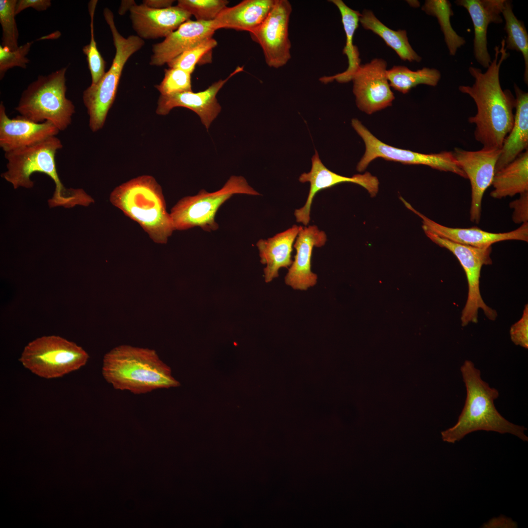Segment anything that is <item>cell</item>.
Here are the masks:
<instances>
[{
	"label": "cell",
	"mask_w": 528,
	"mask_h": 528,
	"mask_svg": "<svg viewBox=\"0 0 528 528\" xmlns=\"http://www.w3.org/2000/svg\"><path fill=\"white\" fill-rule=\"evenodd\" d=\"M503 39L501 47L494 48V58L487 70L470 66L469 71L475 79L472 86H460L459 90L474 101L477 111L468 118L475 126L474 136L484 148L501 149L513 122L515 98L509 89L501 88L499 71L503 62L509 56Z\"/></svg>",
	"instance_id": "6da1fadb"
},
{
	"label": "cell",
	"mask_w": 528,
	"mask_h": 528,
	"mask_svg": "<svg viewBox=\"0 0 528 528\" xmlns=\"http://www.w3.org/2000/svg\"><path fill=\"white\" fill-rule=\"evenodd\" d=\"M63 148L61 140L53 136L34 144L4 152L7 170L1 176L15 189L31 188L34 182L30 176L34 173L45 174L53 180L55 189L48 200L50 207L71 208L75 205L88 206L93 198L81 188H66L59 176L55 155Z\"/></svg>",
	"instance_id": "7a4b0ae2"
},
{
	"label": "cell",
	"mask_w": 528,
	"mask_h": 528,
	"mask_svg": "<svg viewBox=\"0 0 528 528\" xmlns=\"http://www.w3.org/2000/svg\"><path fill=\"white\" fill-rule=\"evenodd\" d=\"M460 370L466 390L464 405L456 423L441 432L442 440L455 443L469 433L484 430L511 434L528 441L524 433L527 429L509 422L497 410L494 401L499 391L482 379L474 363L465 360Z\"/></svg>",
	"instance_id": "3957f363"
},
{
	"label": "cell",
	"mask_w": 528,
	"mask_h": 528,
	"mask_svg": "<svg viewBox=\"0 0 528 528\" xmlns=\"http://www.w3.org/2000/svg\"><path fill=\"white\" fill-rule=\"evenodd\" d=\"M102 374L116 389L143 394L180 385L154 350L120 345L103 358Z\"/></svg>",
	"instance_id": "277c9868"
},
{
	"label": "cell",
	"mask_w": 528,
	"mask_h": 528,
	"mask_svg": "<svg viewBox=\"0 0 528 528\" xmlns=\"http://www.w3.org/2000/svg\"><path fill=\"white\" fill-rule=\"evenodd\" d=\"M110 200L136 222L155 243H166L176 230L162 188L152 176H140L116 187Z\"/></svg>",
	"instance_id": "5b68a950"
},
{
	"label": "cell",
	"mask_w": 528,
	"mask_h": 528,
	"mask_svg": "<svg viewBox=\"0 0 528 528\" xmlns=\"http://www.w3.org/2000/svg\"><path fill=\"white\" fill-rule=\"evenodd\" d=\"M103 15L111 32L115 54L109 70L98 83L91 84L83 92V101L89 117V127L92 132H97L104 127L114 101L124 66L129 58L144 44L143 40L138 36L125 38L121 35L110 9L105 8Z\"/></svg>",
	"instance_id": "8992f818"
},
{
	"label": "cell",
	"mask_w": 528,
	"mask_h": 528,
	"mask_svg": "<svg viewBox=\"0 0 528 528\" xmlns=\"http://www.w3.org/2000/svg\"><path fill=\"white\" fill-rule=\"evenodd\" d=\"M62 68L47 76H39L22 92L15 110L20 115L35 123L49 121L60 131L71 124L75 112L66 97V73Z\"/></svg>",
	"instance_id": "52a82bcc"
},
{
	"label": "cell",
	"mask_w": 528,
	"mask_h": 528,
	"mask_svg": "<svg viewBox=\"0 0 528 528\" xmlns=\"http://www.w3.org/2000/svg\"><path fill=\"white\" fill-rule=\"evenodd\" d=\"M235 194L257 196L242 176H232L220 190L209 193L202 189L196 195L180 199L171 209L170 215L176 230L199 227L206 231H215L219 225L215 216L220 207Z\"/></svg>",
	"instance_id": "ba28073f"
},
{
	"label": "cell",
	"mask_w": 528,
	"mask_h": 528,
	"mask_svg": "<svg viewBox=\"0 0 528 528\" xmlns=\"http://www.w3.org/2000/svg\"><path fill=\"white\" fill-rule=\"evenodd\" d=\"M88 358V353L74 342L59 336L49 335L29 342L19 360L36 375L51 379L80 369Z\"/></svg>",
	"instance_id": "9c48e42d"
},
{
	"label": "cell",
	"mask_w": 528,
	"mask_h": 528,
	"mask_svg": "<svg viewBox=\"0 0 528 528\" xmlns=\"http://www.w3.org/2000/svg\"><path fill=\"white\" fill-rule=\"evenodd\" d=\"M426 236L434 242L452 252L458 259L465 273L468 283L466 302L462 310V325L478 321V310L482 309L489 320L494 321L497 313L484 301L480 289V278L482 267L492 264L490 257L491 246L478 248L458 243L441 237L428 230H423Z\"/></svg>",
	"instance_id": "30bf717a"
},
{
	"label": "cell",
	"mask_w": 528,
	"mask_h": 528,
	"mask_svg": "<svg viewBox=\"0 0 528 528\" xmlns=\"http://www.w3.org/2000/svg\"><path fill=\"white\" fill-rule=\"evenodd\" d=\"M352 125L362 138L365 146V153L356 166L358 172H363L372 161L380 157L404 164L426 165L433 169L451 172L467 178L452 151L426 154L397 148L379 140L357 119H352Z\"/></svg>",
	"instance_id": "8fae6325"
},
{
	"label": "cell",
	"mask_w": 528,
	"mask_h": 528,
	"mask_svg": "<svg viewBox=\"0 0 528 528\" xmlns=\"http://www.w3.org/2000/svg\"><path fill=\"white\" fill-rule=\"evenodd\" d=\"M292 6L287 0H275L264 22L249 33L253 41L261 47L266 64L279 68L291 58L288 26Z\"/></svg>",
	"instance_id": "7c38bea8"
},
{
	"label": "cell",
	"mask_w": 528,
	"mask_h": 528,
	"mask_svg": "<svg viewBox=\"0 0 528 528\" xmlns=\"http://www.w3.org/2000/svg\"><path fill=\"white\" fill-rule=\"evenodd\" d=\"M387 66L384 59L374 58L361 64L352 77L356 106L368 114L391 106L395 98L387 78Z\"/></svg>",
	"instance_id": "4fadbf2b"
},
{
	"label": "cell",
	"mask_w": 528,
	"mask_h": 528,
	"mask_svg": "<svg viewBox=\"0 0 528 528\" xmlns=\"http://www.w3.org/2000/svg\"><path fill=\"white\" fill-rule=\"evenodd\" d=\"M452 152L459 166L470 182V220L479 223L483 198L485 191L492 184L500 150L482 147L480 150L471 151L455 148Z\"/></svg>",
	"instance_id": "5bb4252c"
},
{
	"label": "cell",
	"mask_w": 528,
	"mask_h": 528,
	"mask_svg": "<svg viewBox=\"0 0 528 528\" xmlns=\"http://www.w3.org/2000/svg\"><path fill=\"white\" fill-rule=\"evenodd\" d=\"M311 168L308 173L301 175L299 180L302 183L309 182L310 188L305 205L295 210L296 221L307 225L310 221L311 204L315 195L320 191L344 182L358 184L367 190L372 197L376 195L379 189L377 178L369 172L347 177L337 174L328 169L320 159L317 151L311 158Z\"/></svg>",
	"instance_id": "9a60e30c"
},
{
	"label": "cell",
	"mask_w": 528,
	"mask_h": 528,
	"mask_svg": "<svg viewBox=\"0 0 528 528\" xmlns=\"http://www.w3.org/2000/svg\"><path fill=\"white\" fill-rule=\"evenodd\" d=\"M243 69V66H238L227 78L215 82L203 91L160 95L155 112L158 115H165L176 107L189 109L198 115L202 123L208 129L221 109L216 97L217 93L228 80Z\"/></svg>",
	"instance_id": "2e32d148"
},
{
	"label": "cell",
	"mask_w": 528,
	"mask_h": 528,
	"mask_svg": "<svg viewBox=\"0 0 528 528\" xmlns=\"http://www.w3.org/2000/svg\"><path fill=\"white\" fill-rule=\"evenodd\" d=\"M403 202L407 208L422 219L423 229L430 231L441 237L458 243L478 248H486L491 246L494 243L504 241L528 242V222L523 223L516 229L504 233L489 232L475 226L470 228L449 227L426 217L405 200Z\"/></svg>",
	"instance_id": "e0dca14e"
},
{
	"label": "cell",
	"mask_w": 528,
	"mask_h": 528,
	"mask_svg": "<svg viewBox=\"0 0 528 528\" xmlns=\"http://www.w3.org/2000/svg\"><path fill=\"white\" fill-rule=\"evenodd\" d=\"M129 11L132 27L143 40L166 38L192 16L178 5L156 9L135 3Z\"/></svg>",
	"instance_id": "ac0fdd59"
},
{
	"label": "cell",
	"mask_w": 528,
	"mask_h": 528,
	"mask_svg": "<svg viewBox=\"0 0 528 528\" xmlns=\"http://www.w3.org/2000/svg\"><path fill=\"white\" fill-rule=\"evenodd\" d=\"M216 31L213 21L189 20L182 23L162 42L153 45L150 64L161 66L183 52L213 38Z\"/></svg>",
	"instance_id": "d6986e66"
},
{
	"label": "cell",
	"mask_w": 528,
	"mask_h": 528,
	"mask_svg": "<svg viewBox=\"0 0 528 528\" xmlns=\"http://www.w3.org/2000/svg\"><path fill=\"white\" fill-rule=\"evenodd\" d=\"M60 131L51 122L35 123L21 115L9 118L3 102L0 103V147L4 152L31 145Z\"/></svg>",
	"instance_id": "ffe728a7"
},
{
	"label": "cell",
	"mask_w": 528,
	"mask_h": 528,
	"mask_svg": "<svg viewBox=\"0 0 528 528\" xmlns=\"http://www.w3.org/2000/svg\"><path fill=\"white\" fill-rule=\"evenodd\" d=\"M325 232L316 225L302 227L293 245L294 260L285 277L286 283L295 289L306 290L314 286L317 276L311 271V259L314 247H320L327 241Z\"/></svg>",
	"instance_id": "44dd1931"
},
{
	"label": "cell",
	"mask_w": 528,
	"mask_h": 528,
	"mask_svg": "<svg viewBox=\"0 0 528 528\" xmlns=\"http://www.w3.org/2000/svg\"><path fill=\"white\" fill-rule=\"evenodd\" d=\"M505 0H458L455 3L468 11L474 30V54L476 61L487 68L492 61L487 49V31L491 23L503 22L501 16Z\"/></svg>",
	"instance_id": "7402d4cb"
},
{
	"label": "cell",
	"mask_w": 528,
	"mask_h": 528,
	"mask_svg": "<svg viewBox=\"0 0 528 528\" xmlns=\"http://www.w3.org/2000/svg\"><path fill=\"white\" fill-rule=\"evenodd\" d=\"M275 0H244L226 7L213 21L216 30L221 28L246 31L249 33L265 20Z\"/></svg>",
	"instance_id": "603a6c76"
},
{
	"label": "cell",
	"mask_w": 528,
	"mask_h": 528,
	"mask_svg": "<svg viewBox=\"0 0 528 528\" xmlns=\"http://www.w3.org/2000/svg\"><path fill=\"white\" fill-rule=\"evenodd\" d=\"M301 227L294 225L273 237L260 239L257 242L261 262L266 264L264 276L266 283L278 276L280 268L291 265L292 247Z\"/></svg>",
	"instance_id": "cb8c5ba5"
},
{
	"label": "cell",
	"mask_w": 528,
	"mask_h": 528,
	"mask_svg": "<svg viewBox=\"0 0 528 528\" xmlns=\"http://www.w3.org/2000/svg\"><path fill=\"white\" fill-rule=\"evenodd\" d=\"M514 88L516 95L514 122L500 149L495 172L528 149V93L516 84Z\"/></svg>",
	"instance_id": "d4e9b609"
},
{
	"label": "cell",
	"mask_w": 528,
	"mask_h": 528,
	"mask_svg": "<svg viewBox=\"0 0 528 528\" xmlns=\"http://www.w3.org/2000/svg\"><path fill=\"white\" fill-rule=\"evenodd\" d=\"M490 196L501 199L528 192V150L495 172Z\"/></svg>",
	"instance_id": "484cf974"
},
{
	"label": "cell",
	"mask_w": 528,
	"mask_h": 528,
	"mask_svg": "<svg viewBox=\"0 0 528 528\" xmlns=\"http://www.w3.org/2000/svg\"><path fill=\"white\" fill-rule=\"evenodd\" d=\"M330 1L338 8L341 14L346 35V44L343 53L347 57L348 67L343 72L331 76L322 77L320 80L326 84L333 80L340 83H347L352 81L353 75L361 65L358 47L353 43L354 34L358 26L361 13L349 7L342 0H331Z\"/></svg>",
	"instance_id": "4316f807"
},
{
	"label": "cell",
	"mask_w": 528,
	"mask_h": 528,
	"mask_svg": "<svg viewBox=\"0 0 528 528\" xmlns=\"http://www.w3.org/2000/svg\"><path fill=\"white\" fill-rule=\"evenodd\" d=\"M359 22L366 30L379 36L404 61L420 62L421 57L410 44L405 30H394L380 21L370 10L364 9L360 14Z\"/></svg>",
	"instance_id": "83f0119b"
},
{
	"label": "cell",
	"mask_w": 528,
	"mask_h": 528,
	"mask_svg": "<svg viewBox=\"0 0 528 528\" xmlns=\"http://www.w3.org/2000/svg\"><path fill=\"white\" fill-rule=\"evenodd\" d=\"M387 78L391 87L402 93L420 84L435 87L441 77L437 69L423 67L416 71L403 66H394L387 69Z\"/></svg>",
	"instance_id": "f1b7e54d"
},
{
	"label": "cell",
	"mask_w": 528,
	"mask_h": 528,
	"mask_svg": "<svg viewBox=\"0 0 528 528\" xmlns=\"http://www.w3.org/2000/svg\"><path fill=\"white\" fill-rule=\"evenodd\" d=\"M505 20V30L507 34L505 40V47L510 49L520 52L525 61L524 79L528 84V34L522 21L519 20L512 10V3L510 0H505L502 12Z\"/></svg>",
	"instance_id": "f546056e"
},
{
	"label": "cell",
	"mask_w": 528,
	"mask_h": 528,
	"mask_svg": "<svg viewBox=\"0 0 528 528\" xmlns=\"http://www.w3.org/2000/svg\"><path fill=\"white\" fill-rule=\"evenodd\" d=\"M421 9L427 15L436 17L449 54L454 56L458 49L465 44V40L456 33L451 25L450 17L454 13L450 2L447 0H427Z\"/></svg>",
	"instance_id": "4dcf8cb0"
},
{
	"label": "cell",
	"mask_w": 528,
	"mask_h": 528,
	"mask_svg": "<svg viewBox=\"0 0 528 528\" xmlns=\"http://www.w3.org/2000/svg\"><path fill=\"white\" fill-rule=\"evenodd\" d=\"M217 41L213 38L207 39L196 46L184 51L167 64L170 68L181 69L191 74L207 55L211 56L214 48L217 45Z\"/></svg>",
	"instance_id": "1f68e13d"
},
{
	"label": "cell",
	"mask_w": 528,
	"mask_h": 528,
	"mask_svg": "<svg viewBox=\"0 0 528 528\" xmlns=\"http://www.w3.org/2000/svg\"><path fill=\"white\" fill-rule=\"evenodd\" d=\"M97 0H91L88 3V11L90 17V40L84 46L83 51L87 56L88 67L91 76V84L99 82L105 72L106 63L98 51L94 39L93 19Z\"/></svg>",
	"instance_id": "d6a6232c"
},
{
	"label": "cell",
	"mask_w": 528,
	"mask_h": 528,
	"mask_svg": "<svg viewBox=\"0 0 528 528\" xmlns=\"http://www.w3.org/2000/svg\"><path fill=\"white\" fill-rule=\"evenodd\" d=\"M17 0H0V23L2 27V44L11 50L17 49L19 32L15 17Z\"/></svg>",
	"instance_id": "836d02e7"
},
{
	"label": "cell",
	"mask_w": 528,
	"mask_h": 528,
	"mask_svg": "<svg viewBox=\"0 0 528 528\" xmlns=\"http://www.w3.org/2000/svg\"><path fill=\"white\" fill-rule=\"evenodd\" d=\"M228 3L226 0H179L177 5L193 15L196 21L211 22Z\"/></svg>",
	"instance_id": "e575fe53"
},
{
	"label": "cell",
	"mask_w": 528,
	"mask_h": 528,
	"mask_svg": "<svg viewBox=\"0 0 528 528\" xmlns=\"http://www.w3.org/2000/svg\"><path fill=\"white\" fill-rule=\"evenodd\" d=\"M191 75L181 69L169 67L165 70L161 82L155 87L162 95L192 91Z\"/></svg>",
	"instance_id": "d590c367"
},
{
	"label": "cell",
	"mask_w": 528,
	"mask_h": 528,
	"mask_svg": "<svg viewBox=\"0 0 528 528\" xmlns=\"http://www.w3.org/2000/svg\"><path fill=\"white\" fill-rule=\"evenodd\" d=\"M33 41L28 42L19 46L14 50L0 45V78L2 79L5 72L10 68L19 66L26 68L29 62L26 57L30 50Z\"/></svg>",
	"instance_id": "8d00e7d4"
},
{
	"label": "cell",
	"mask_w": 528,
	"mask_h": 528,
	"mask_svg": "<svg viewBox=\"0 0 528 528\" xmlns=\"http://www.w3.org/2000/svg\"><path fill=\"white\" fill-rule=\"evenodd\" d=\"M511 341L516 345L528 348V306L526 305L521 319L510 329Z\"/></svg>",
	"instance_id": "74e56055"
},
{
	"label": "cell",
	"mask_w": 528,
	"mask_h": 528,
	"mask_svg": "<svg viewBox=\"0 0 528 528\" xmlns=\"http://www.w3.org/2000/svg\"><path fill=\"white\" fill-rule=\"evenodd\" d=\"M509 207L513 209L512 218L514 223L528 222V192L520 194L519 198L510 202Z\"/></svg>",
	"instance_id": "f35d334b"
},
{
	"label": "cell",
	"mask_w": 528,
	"mask_h": 528,
	"mask_svg": "<svg viewBox=\"0 0 528 528\" xmlns=\"http://www.w3.org/2000/svg\"><path fill=\"white\" fill-rule=\"evenodd\" d=\"M50 0H17L15 7V15L19 14L23 10L31 7L38 11L46 10L51 6Z\"/></svg>",
	"instance_id": "ab89813d"
},
{
	"label": "cell",
	"mask_w": 528,
	"mask_h": 528,
	"mask_svg": "<svg viewBox=\"0 0 528 528\" xmlns=\"http://www.w3.org/2000/svg\"><path fill=\"white\" fill-rule=\"evenodd\" d=\"M174 1L172 0H145L142 4L153 8L162 9L172 6Z\"/></svg>",
	"instance_id": "60d3db41"
},
{
	"label": "cell",
	"mask_w": 528,
	"mask_h": 528,
	"mask_svg": "<svg viewBox=\"0 0 528 528\" xmlns=\"http://www.w3.org/2000/svg\"><path fill=\"white\" fill-rule=\"evenodd\" d=\"M135 3L133 0H124L121 3L120 8L119 9V14H122L125 12V8L129 10L131 7Z\"/></svg>",
	"instance_id": "b9f144b4"
},
{
	"label": "cell",
	"mask_w": 528,
	"mask_h": 528,
	"mask_svg": "<svg viewBox=\"0 0 528 528\" xmlns=\"http://www.w3.org/2000/svg\"><path fill=\"white\" fill-rule=\"evenodd\" d=\"M407 1L411 6L413 7H418L420 5L419 1L418 0H407Z\"/></svg>",
	"instance_id": "7bdbcfd3"
}]
</instances>
